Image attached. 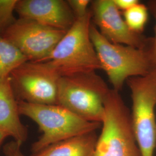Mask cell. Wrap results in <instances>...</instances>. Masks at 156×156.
I'll use <instances>...</instances> for the list:
<instances>
[{"label": "cell", "mask_w": 156, "mask_h": 156, "mask_svg": "<svg viewBox=\"0 0 156 156\" xmlns=\"http://www.w3.org/2000/svg\"><path fill=\"white\" fill-rule=\"evenodd\" d=\"M20 115L37 123L42 135L31 146L33 153L68 138L95 131L102 123L89 122L59 105L34 104L18 101Z\"/></svg>", "instance_id": "6da1fadb"}, {"label": "cell", "mask_w": 156, "mask_h": 156, "mask_svg": "<svg viewBox=\"0 0 156 156\" xmlns=\"http://www.w3.org/2000/svg\"><path fill=\"white\" fill-rule=\"evenodd\" d=\"M91 19V11L76 18L46 61L60 76L95 72L101 69L90 37Z\"/></svg>", "instance_id": "7a4b0ae2"}, {"label": "cell", "mask_w": 156, "mask_h": 156, "mask_svg": "<svg viewBox=\"0 0 156 156\" xmlns=\"http://www.w3.org/2000/svg\"><path fill=\"white\" fill-rule=\"evenodd\" d=\"M90 37L97 52L101 69L108 75L115 90L119 91L128 79L144 76L154 68L149 51L114 44L91 24Z\"/></svg>", "instance_id": "3957f363"}, {"label": "cell", "mask_w": 156, "mask_h": 156, "mask_svg": "<svg viewBox=\"0 0 156 156\" xmlns=\"http://www.w3.org/2000/svg\"><path fill=\"white\" fill-rule=\"evenodd\" d=\"M111 89L95 72L61 76L57 105L89 122L102 123L104 102Z\"/></svg>", "instance_id": "277c9868"}, {"label": "cell", "mask_w": 156, "mask_h": 156, "mask_svg": "<svg viewBox=\"0 0 156 156\" xmlns=\"http://www.w3.org/2000/svg\"><path fill=\"white\" fill-rule=\"evenodd\" d=\"M94 156H143L133 128L131 113L119 91L111 89Z\"/></svg>", "instance_id": "5b68a950"}, {"label": "cell", "mask_w": 156, "mask_h": 156, "mask_svg": "<svg viewBox=\"0 0 156 156\" xmlns=\"http://www.w3.org/2000/svg\"><path fill=\"white\" fill-rule=\"evenodd\" d=\"M131 120L134 135L143 156H154L156 147V67L144 76L129 78Z\"/></svg>", "instance_id": "8992f818"}, {"label": "cell", "mask_w": 156, "mask_h": 156, "mask_svg": "<svg viewBox=\"0 0 156 156\" xmlns=\"http://www.w3.org/2000/svg\"><path fill=\"white\" fill-rule=\"evenodd\" d=\"M17 101L41 105H57L61 77L47 62H27L9 75Z\"/></svg>", "instance_id": "52a82bcc"}, {"label": "cell", "mask_w": 156, "mask_h": 156, "mask_svg": "<svg viewBox=\"0 0 156 156\" xmlns=\"http://www.w3.org/2000/svg\"><path fill=\"white\" fill-rule=\"evenodd\" d=\"M67 31L21 19L1 36L15 46L29 62H46Z\"/></svg>", "instance_id": "ba28073f"}, {"label": "cell", "mask_w": 156, "mask_h": 156, "mask_svg": "<svg viewBox=\"0 0 156 156\" xmlns=\"http://www.w3.org/2000/svg\"><path fill=\"white\" fill-rule=\"evenodd\" d=\"M91 3L92 18L106 38L114 44L145 49L146 40L129 28L113 0H97Z\"/></svg>", "instance_id": "9c48e42d"}, {"label": "cell", "mask_w": 156, "mask_h": 156, "mask_svg": "<svg viewBox=\"0 0 156 156\" xmlns=\"http://www.w3.org/2000/svg\"><path fill=\"white\" fill-rule=\"evenodd\" d=\"M15 12L19 18L66 31L76 20L68 2L62 0H17Z\"/></svg>", "instance_id": "30bf717a"}, {"label": "cell", "mask_w": 156, "mask_h": 156, "mask_svg": "<svg viewBox=\"0 0 156 156\" xmlns=\"http://www.w3.org/2000/svg\"><path fill=\"white\" fill-rule=\"evenodd\" d=\"M20 115L18 101L9 75L0 79V131L22 146L28 138V130L22 123Z\"/></svg>", "instance_id": "8fae6325"}, {"label": "cell", "mask_w": 156, "mask_h": 156, "mask_svg": "<svg viewBox=\"0 0 156 156\" xmlns=\"http://www.w3.org/2000/svg\"><path fill=\"white\" fill-rule=\"evenodd\" d=\"M98 136L95 131L50 145L31 156H94Z\"/></svg>", "instance_id": "7c38bea8"}, {"label": "cell", "mask_w": 156, "mask_h": 156, "mask_svg": "<svg viewBox=\"0 0 156 156\" xmlns=\"http://www.w3.org/2000/svg\"><path fill=\"white\" fill-rule=\"evenodd\" d=\"M27 58L9 42L0 36V79L10 75Z\"/></svg>", "instance_id": "4fadbf2b"}, {"label": "cell", "mask_w": 156, "mask_h": 156, "mask_svg": "<svg viewBox=\"0 0 156 156\" xmlns=\"http://www.w3.org/2000/svg\"><path fill=\"white\" fill-rule=\"evenodd\" d=\"M124 19L129 28L136 33L143 31L148 19L147 7L140 2L124 12Z\"/></svg>", "instance_id": "5bb4252c"}, {"label": "cell", "mask_w": 156, "mask_h": 156, "mask_svg": "<svg viewBox=\"0 0 156 156\" xmlns=\"http://www.w3.org/2000/svg\"><path fill=\"white\" fill-rule=\"evenodd\" d=\"M17 2V0H0L1 37L17 20L13 15Z\"/></svg>", "instance_id": "9a60e30c"}, {"label": "cell", "mask_w": 156, "mask_h": 156, "mask_svg": "<svg viewBox=\"0 0 156 156\" xmlns=\"http://www.w3.org/2000/svg\"><path fill=\"white\" fill-rule=\"evenodd\" d=\"M76 18L84 16L89 10L88 6L90 3L89 0H69L67 1Z\"/></svg>", "instance_id": "2e32d148"}, {"label": "cell", "mask_w": 156, "mask_h": 156, "mask_svg": "<svg viewBox=\"0 0 156 156\" xmlns=\"http://www.w3.org/2000/svg\"><path fill=\"white\" fill-rule=\"evenodd\" d=\"M21 146L15 141H11L4 146L3 153L5 156H25L21 151Z\"/></svg>", "instance_id": "e0dca14e"}, {"label": "cell", "mask_w": 156, "mask_h": 156, "mask_svg": "<svg viewBox=\"0 0 156 156\" xmlns=\"http://www.w3.org/2000/svg\"><path fill=\"white\" fill-rule=\"evenodd\" d=\"M151 11L153 13L154 16L156 20V25H155V37L153 40V43L152 45V48L149 50L151 60L154 67H156V1L151 3Z\"/></svg>", "instance_id": "ac0fdd59"}, {"label": "cell", "mask_w": 156, "mask_h": 156, "mask_svg": "<svg viewBox=\"0 0 156 156\" xmlns=\"http://www.w3.org/2000/svg\"><path fill=\"white\" fill-rule=\"evenodd\" d=\"M113 2L119 10L124 12L140 2L138 0H113Z\"/></svg>", "instance_id": "d6986e66"}, {"label": "cell", "mask_w": 156, "mask_h": 156, "mask_svg": "<svg viewBox=\"0 0 156 156\" xmlns=\"http://www.w3.org/2000/svg\"><path fill=\"white\" fill-rule=\"evenodd\" d=\"M9 136L7 134H6L4 132L0 131V146L2 145V142H4V140H5L6 138H7L8 137H9Z\"/></svg>", "instance_id": "ffe728a7"}]
</instances>
